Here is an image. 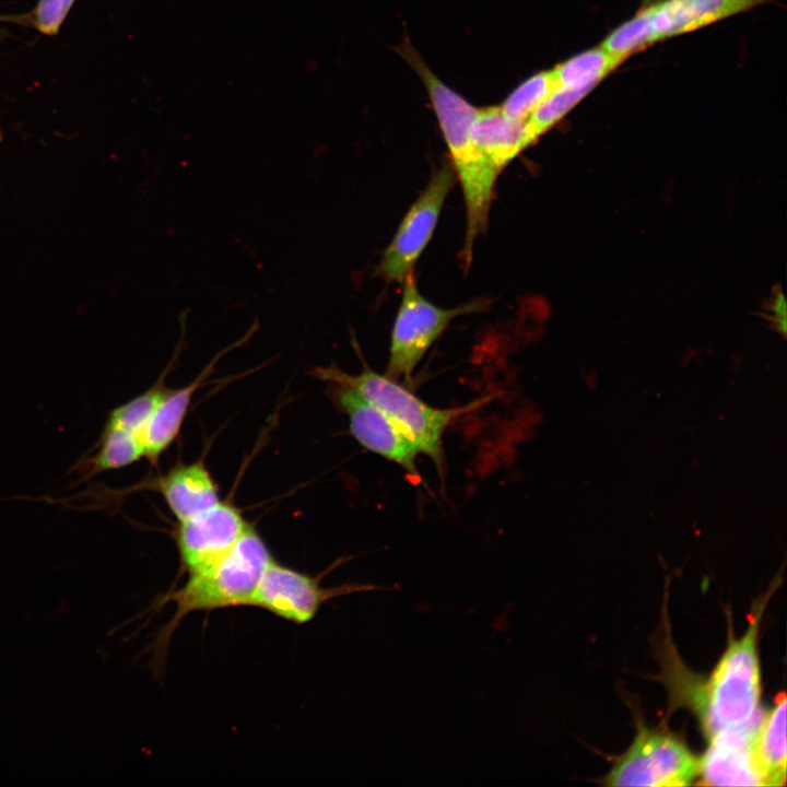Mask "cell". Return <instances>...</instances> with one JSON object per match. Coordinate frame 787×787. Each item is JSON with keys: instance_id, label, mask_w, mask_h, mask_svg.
<instances>
[{"instance_id": "cell-20", "label": "cell", "mask_w": 787, "mask_h": 787, "mask_svg": "<svg viewBox=\"0 0 787 787\" xmlns=\"http://www.w3.org/2000/svg\"><path fill=\"white\" fill-rule=\"evenodd\" d=\"M555 86L552 70L537 72L517 85L500 107L513 119L527 120Z\"/></svg>"}, {"instance_id": "cell-12", "label": "cell", "mask_w": 787, "mask_h": 787, "mask_svg": "<svg viewBox=\"0 0 787 787\" xmlns=\"http://www.w3.org/2000/svg\"><path fill=\"white\" fill-rule=\"evenodd\" d=\"M177 521L187 520L219 503V486L202 460L173 467L150 481Z\"/></svg>"}, {"instance_id": "cell-16", "label": "cell", "mask_w": 787, "mask_h": 787, "mask_svg": "<svg viewBox=\"0 0 787 787\" xmlns=\"http://www.w3.org/2000/svg\"><path fill=\"white\" fill-rule=\"evenodd\" d=\"M144 457L138 435L110 427H104L93 453L80 460L75 467L84 478L130 466Z\"/></svg>"}, {"instance_id": "cell-19", "label": "cell", "mask_w": 787, "mask_h": 787, "mask_svg": "<svg viewBox=\"0 0 787 787\" xmlns=\"http://www.w3.org/2000/svg\"><path fill=\"white\" fill-rule=\"evenodd\" d=\"M657 42L648 8L613 30L600 45L609 54L625 59L632 52Z\"/></svg>"}, {"instance_id": "cell-11", "label": "cell", "mask_w": 787, "mask_h": 787, "mask_svg": "<svg viewBox=\"0 0 787 787\" xmlns=\"http://www.w3.org/2000/svg\"><path fill=\"white\" fill-rule=\"evenodd\" d=\"M770 1L772 0H655L646 7L659 42Z\"/></svg>"}, {"instance_id": "cell-14", "label": "cell", "mask_w": 787, "mask_h": 787, "mask_svg": "<svg viewBox=\"0 0 787 787\" xmlns=\"http://www.w3.org/2000/svg\"><path fill=\"white\" fill-rule=\"evenodd\" d=\"M215 361L208 365L190 384L179 389L172 388L142 430L140 439L144 457L151 462L155 463L177 438L192 397L211 373Z\"/></svg>"}, {"instance_id": "cell-3", "label": "cell", "mask_w": 787, "mask_h": 787, "mask_svg": "<svg viewBox=\"0 0 787 787\" xmlns=\"http://www.w3.org/2000/svg\"><path fill=\"white\" fill-rule=\"evenodd\" d=\"M313 377L325 383L348 386L387 414L430 457L439 470L444 465L443 436L447 426L472 406L453 409L434 408L398 380L365 367L360 374H348L338 366L314 367Z\"/></svg>"}, {"instance_id": "cell-23", "label": "cell", "mask_w": 787, "mask_h": 787, "mask_svg": "<svg viewBox=\"0 0 787 787\" xmlns=\"http://www.w3.org/2000/svg\"><path fill=\"white\" fill-rule=\"evenodd\" d=\"M1 138V137H0Z\"/></svg>"}, {"instance_id": "cell-7", "label": "cell", "mask_w": 787, "mask_h": 787, "mask_svg": "<svg viewBox=\"0 0 787 787\" xmlns=\"http://www.w3.org/2000/svg\"><path fill=\"white\" fill-rule=\"evenodd\" d=\"M456 180L450 163H444L432 174L384 251L379 273L385 280L402 283L413 273V268L433 235L446 197Z\"/></svg>"}, {"instance_id": "cell-10", "label": "cell", "mask_w": 787, "mask_h": 787, "mask_svg": "<svg viewBox=\"0 0 787 787\" xmlns=\"http://www.w3.org/2000/svg\"><path fill=\"white\" fill-rule=\"evenodd\" d=\"M759 725L725 730L707 739V750L700 759L698 776L703 784L762 786L752 755V742Z\"/></svg>"}, {"instance_id": "cell-21", "label": "cell", "mask_w": 787, "mask_h": 787, "mask_svg": "<svg viewBox=\"0 0 787 787\" xmlns=\"http://www.w3.org/2000/svg\"><path fill=\"white\" fill-rule=\"evenodd\" d=\"M588 89H575L556 85L551 94L527 119V127L532 144L588 93Z\"/></svg>"}, {"instance_id": "cell-4", "label": "cell", "mask_w": 787, "mask_h": 787, "mask_svg": "<svg viewBox=\"0 0 787 787\" xmlns=\"http://www.w3.org/2000/svg\"><path fill=\"white\" fill-rule=\"evenodd\" d=\"M403 283L401 303L393 322L385 375L410 383L427 350L453 319L475 313L486 305L474 299L454 308L439 307L419 292L413 273Z\"/></svg>"}, {"instance_id": "cell-5", "label": "cell", "mask_w": 787, "mask_h": 787, "mask_svg": "<svg viewBox=\"0 0 787 787\" xmlns=\"http://www.w3.org/2000/svg\"><path fill=\"white\" fill-rule=\"evenodd\" d=\"M700 774V759L677 736L638 727L629 749L604 777L609 786H688Z\"/></svg>"}, {"instance_id": "cell-18", "label": "cell", "mask_w": 787, "mask_h": 787, "mask_svg": "<svg viewBox=\"0 0 787 787\" xmlns=\"http://www.w3.org/2000/svg\"><path fill=\"white\" fill-rule=\"evenodd\" d=\"M164 379L163 374L150 389L111 410L104 427L126 431L140 437L158 404L172 390L165 385Z\"/></svg>"}, {"instance_id": "cell-15", "label": "cell", "mask_w": 787, "mask_h": 787, "mask_svg": "<svg viewBox=\"0 0 787 787\" xmlns=\"http://www.w3.org/2000/svg\"><path fill=\"white\" fill-rule=\"evenodd\" d=\"M786 696L763 712L752 742V755L762 786H784L786 782Z\"/></svg>"}, {"instance_id": "cell-8", "label": "cell", "mask_w": 787, "mask_h": 787, "mask_svg": "<svg viewBox=\"0 0 787 787\" xmlns=\"http://www.w3.org/2000/svg\"><path fill=\"white\" fill-rule=\"evenodd\" d=\"M327 384L326 393L348 416L352 436L363 447L416 475L415 458L420 451L399 425L352 388L334 383Z\"/></svg>"}, {"instance_id": "cell-17", "label": "cell", "mask_w": 787, "mask_h": 787, "mask_svg": "<svg viewBox=\"0 0 787 787\" xmlns=\"http://www.w3.org/2000/svg\"><path fill=\"white\" fill-rule=\"evenodd\" d=\"M623 60L599 46L567 59L552 71L556 85L591 91Z\"/></svg>"}, {"instance_id": "cell-2", "label": "cell", "mask_w": 787, "mask_h": 787, "mask_svg": "<svg viewBox=\"0 0 787 787\" xmlns=\"http://www.w3.org/2000/svg\"><path fill=\"white\" fill-rule=\"evenodd\" d=\"M272 560L266 542L250 525L227 553L205 568L189 573L184 586L171 595L176 610L165 634L188 613L249 606Z\"/></svg>"}, {"instance_id": "cell-9", "label": "cell", "mask_w": 787, "mask_h": 787, "mask_svg": "<svg viewBox=\"0 0 787 787\" xmlns=\"http://www.w3.org/2000/svg\"><path fill=\"white\" fill-rule=\"evenodd\" d=\"M249 526L242 510L230 501H220L199 515L178 521L174 538L183 567L189 574L211 565L235 545Z\"/></svg>"}, {"instance_id": "cell-6", "label": "cell", "mask_w": 787, "mask_h": 787, "mask_svg": "<svg viewBox=\"0 0 787 787\" xmlns=\"http://www.w3.org/2000/svg\"><path fill=\"white\" fill-rule=\"evenodd\" d=\"M324 574L310 576L280 564L273 559L265 569L249 606L267 610L286 621L303 624L314 619L320 607L336 597L395 589V587L353 583L325 588L320 585Z\"/></svg>"}, {"instance_id": "cell-13", "label": "cell", "mask_w": 787, "mask_h": 787, "mask_svg": "<svg viewBox=\"0 0 787 787\" xmlns=\"http://www.w3.org/2000/svg\"><path fill=\"white\" fill-rule=\"evenodd\" d=\"M469 136L472 143L501 172L520 152L532 145L527 120L508 117L500 106L478 108Z\"/></svg>"}, {"instance_id": "cell-22", "label": "cell", "mask_w": 787, "mask_h": 787, "mask_svg": "<svg viewBox=\"0 0 787 787\" xmlns=\"http://www.w3.org/2000/svg\"><path fill=\"white\" fill-rule=\"evenodd\" d=\"M75 0H38L25 19L39 33L58 34Z\"/></svg>"}, {"instance_id": "cell-1", "label": "cell", "mask_w": 787, "mask_h": 787, "mask_svg": "<svg viewBox=\"0 0 787 787\" xmlns=\"http://www.w3.org/2000/svg\"><path fill=\"white\" fill-rule=\"evenodd\" d=\"M764 604L765 601L752 616L745 633L730 639L705 683L691 688L688 695L707 739L761 721L757 635Z\"/></svg>"}]
</instances>
